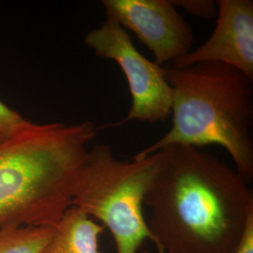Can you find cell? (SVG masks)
Listing matches in <instances>:
<instances>
[{"mask_svg": "<svg viewBox=\"0 0 253 253\" xmlns=\"http://www.w3.org/2000/svg\"><path fill=\"white\" fill-rule=\"evenodd\" d=\"M235 253H253V218L249 222L241 243Z\"/></svg>", "mask_w": 253, "mask_h": 253, "instance_id": "cell-12", "label": "cell"}, {"mask_svg": "<svg viewBox=\"0 0 253 253\" xmlns=\"http://www.w3.org/2000/svg\"><path fill=\"white\" fill-rule=\"evenodd\" d=\"M33 124L0 100V143L18 135Z\"/></svg>", "mask_w": 253, "mask_h": 253, "instance_id": "cell-10", "label": "cell"}, {"mask_svg": "<svg viewBox=\"0 0 253 253\" xmlns=\"http://www.w3.org/2000/svg\"><path fill=\"white\" fill-rule=\"evenodd\" d=\"M107 18L135 34L161 66L192 50L195 37L171 0H102Z\"/></svg>", "mask_w": 253, "mask_h": 253, "instance_id": "cell-6", "label": "cell"}, {"mask_svg": "<svg viewBox=\"0 0 253 253\" xmlns=\"http://www.w3.org/2000/svg\"><path fill=\"white\" fill-rule=\"evenodd\" d=\"M175 8H180L199 18L217 17V2L213 0H171Z\"/></svg>", "mask_w": 253, "mask_h": 253, "instance_id": "cell-11", "label": "cell"}, {"mask_svg": "<svg viewBox=\"0 0 253 253\" xmlns=\"http://www.w3.org/2000/svg\"><path fill=\"white\" fill-rule=\"evenodd\" d=\"M158 162L145 197L157 253H235L253 218L250 184L194 146L172 145Z\"/></svg>", "mask_w": 253, "mask_h": 253, "instance_id": "cell-1", "label": "cell"}, {"mask_svg": "<svg viewBox=\"0 0 253 253\" xmlns=\"http://www.w3.org/2000/svg\"><path fill=\"white\" fill-rule=\"evenodd\" d=\"M216 2L217 23L211 36L198 48L171 64L177 67L200 62L224 64L253 80V2Z\"/></svg>", "mask_w": 253, "mask_h": 253, "instance_id": "cell-7", "label": "cell"}, {"mask_svg": "<svg viewBox=\"0 0 253 253\" xmlns=\"http://www.w3.org/2000/svg\"><path fill=\"white\" fill-rule=\"evenodd\" d=\"M84 43L96 55L118 64L131 95V106L126 118L102 127L120 126L132 120L163 122L170 117L172 88L166 79L164 67L141 54L124 27L106 17L100 27L86 34Z\"/></svg>", "mask_w": 253, "mask_h": 253, "instance_id": "cell-5", "label": "cell"}, {"mask_svg": "<svg viewBox=\"0 0 253 253\" xmlns=\"http://www.w3.org/2000/svg\"><path fill=\"white\" fill-rule=\"evenodd\" d=\"M163 67L172 88V126L132 159H144L172 145H219L250 184L253 179V80L216 62Z\"/></svg>", "mask_w": 253, "mask_h": 253, "instance_id": "cell-3", "label": "cell"}, {"mask_svg": "<svg viewBox=\"0 0 253 253\" xmlns=\"http://www.w3.org/2000/svg\"><path fill=\"white\" fill-rule=\"evenodd\" d=\"M104 227L72 206L64 213L42 253H104L100 247Z\"/></svg>", "mask_w": 253, "mask_h": 253, "instance_id": "cell-8", "label": "cell"}, {"mask_svg": "<svg viewBox=\"0 0 253 253\" xmlns=\"http://www.w3.org/2000/svg\"><path fill=\"white\" fill-rule=\"evenodd\" d=\"M157 162L158 153L122 161L108 145L98 144L73 181L72 206L108 229L117 253H147L141 251L145 240L155 246L144 207Z\"/></svg>", "mask_w": 253, "mask_h": 253, "instance_id": "cell-4", "label": "cell"}, {"mask_svg": "<svg viewBox=\"0 0 253 253\" xmlns=\"http://www.w3.org/2000/svg\"><path fill=\"white\" fill-rule=\"evenodd\" d=\"M54 234L51 226L0 229V253H42Z\"/></svg>", "mask_w": 253, "mask_h": 253, "instance_id": "cell-9", "label": "cell"}, {"mask_svg": "<svg viewBox=\"0 0 253 253\" xmlns=\"http://www.w3.org/2000/svg\"><path fill=\"white\" fill-rule=\"evenodd\" d=\"M98 131L90 121L34 123L0 143V229L56 226Z\"/></svg>", "mask_w": 253, "mask_h": 253, "instance_id": "cell-2", "label": "cell"}]
</instances>
